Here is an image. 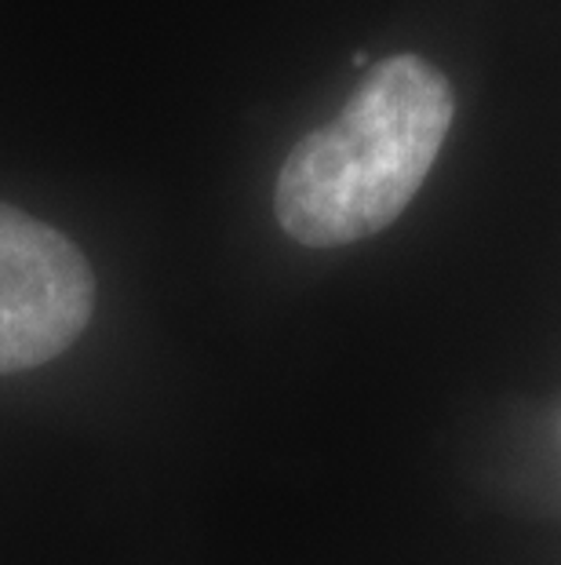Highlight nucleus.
<instances>
[{
	"mask_svg": "<svg viewBox=\"0 0 561 565\" xmlns=\"http://www.w3.org/2000/svg\"><path fill=\"white\" fill-rule=\"evenodd\" d=\"M456 117L449 77L420 55L376 63L336 121L292 147L273 212L292 242L336 248L365 242L420 194Z\"/></svg>",
	"mask_w": 561,
	"mask_h": 565,
	"instance_id": "1",
	"label": "nucleus"
},
{
	"mask_svg": "<svg viewBox=\"0 0 561 565\" xmlns=\"http://www.w3.org/2000/svg\"><path fill=\"white\" fill-rule=\"evenodd\" d=\"M95 274L80 248L0 204V376L52 362L88 329Z\"/></svg>",
	"mask_w": 561,
	"mask_h": 565,
	"instance_id": "2",
	"label": "nucleus"
}]
</instances>
